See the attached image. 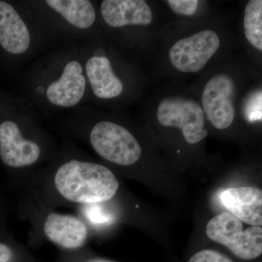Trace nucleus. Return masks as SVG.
<instances>
[{
  "instance_id": "1",
  "label": "nucleus",
  "mask_w": 262,
  "mask_h": 262,
  "mask_svg": "<svg viewBox=\"0 0 262 262\" xmlns=\"http://www.w3.org/2000/svg\"><path fill=\"white\" fill-rule=\"evenodd\" d=\"M53 183L63 199L80 205L110 201L120 187L115 174L104 165L78 160H71L60 165Z\"/></svg>"
},
{
  "instance_id": "2",
  "label": "nucleus",
  "mask_w": 262,
  "mask_h": 262,
  "mask_svg": "<svg viewBox=\"0 0 262 262\" xmlns=\"http://www.w3.org/2000/svg\"><path fill=\"white\" fill-rule=\"evenodd\" d=\"M90 143L103 159L128 166L139 161L142 149L139 141L126 127L110 120H101L90 132Z\"/></svg>"
},
{
  "instance_id": "3",
  "label": "nucleus",
  "mask_w": 262,
  "mask_h": 262,
  "mask_svg": "<svg viewBox=\"0 0 262 262\" xmlns=\"http://www.w3.org/2000/svg\"><path fill=\"white\" fill-rule=\"evenodd\" d=\"M156 117L162 126L182 131L189 144L201 142L208 136L206 117L201 103L194 98L182 96L162 98L157 106Z\"/></svg>"
},
{
  "instance_id": "4",
  "label": "nucleus",
  "mask_w": 262,
  "mask_h": 262,
  "mask_svg": "<svg viewBox=\"0 0 262 262\" xmlns=\"http://www.w3.org/2000/svg\"><path fill=\"white\" fill-rule=\"evenodd\" d=\"M206 234L242 259H254L261 255V227H251L244 231L242 222L229 212L212 218L207 224Z\"/></svg>"
},
{
  "instance_id": "5",
  "label": "nucleus",
  "mask_w": 262,
  "mask_h": 262,
  "mask_svg": "<svg viewBox=\"0 0 262 262\" xmlns=\"http://www.w3.org/2000/svg\"><path fill=\"white\" fill-rule=\"evenodd\" d=\"M237 83L233 76L218 72L212 76L201 95V106L206 119L215 128L225 130L233 123L236 117Z\"/></svg>"
},
{
  "instance_id": "6",
  "label": "nucleus",
  "mask_w": 262,
  "mask_h": 262,
  "mask_svg": "<svg viewBox=\"0 0 262 262\" xmlns=\"http://www.w3.org/2000/svg\"><path fill=\"white\" fill-rule=\"evenodd\" d=\"M218 33L205 29L177 41L168 51L174 68L182 73H196L203 70L220 50Z\"/></svg>"
},
{
  "instance_id": "7",
  "label": "nucleus",
  "mask_w": 262,
  "mask_h": 262,
  "mask_svg": "<svg viewBox=\"0 0 262 262\" xmlns=\"http://www.w3.org/2000/svg\"><path fill=\"white\" fill-rule=\"evenodd\" d=\"M42 153L36 141L24 137L18 125L11 120L0 124V158L12 168L31 166L37 163Z\"/></svg>"
},
{
  "instance_id": "8",
  "label": "nucleus",
  "mask_w": 262,
  "mask_h": 262,
  "mask_svg": "<svg viewBox=\"0 0 262 262\" xmlns=\"http://www.w3.org/2000/svg\"><path fill=\"white\" fill-rule=\"evenodd\" d=\"M82 72V66L77 60L67 63L59 78L51 82L46 90L49 102L63 108L72 107L80 102L87 84Z\"/></svg>"
},
{
  "instance_id": "9",
  "label": "nucleus",
  "mask_w": 262,
  "mask_h": 262,
  "mask_svg": "<svg viewBox=\"0 0 262 262\" xmlns=\"http://www.w3.org/2000/svg\"><path fill=\"white\" fill-rule=\"evenodd\" d=\"M43 232L51 243L65 249L82 247L89 237V229L78 217L51 213L43 222Z\"/></svg>"
},
{
  "instance_id": "10",
  "label": "nucleus",
  "mask_w": 262,
  "mask_h": 262,
  "mask_svg": "<svg viewBox=\"0 0 262 262\" xmlns=\"http://www.w3.org/2000/svg\"><path fill=\"white\" fill-rule=\"evenodd\" d=\"M101 13L105 23L113 28L148 26L154 18L152 10L144 0H104Z\"/></svg>"
},
{
  "instance_id": "11",
  "label": "nucleus",
  "mask_w": 262,
  "mask_h": 262,
  "mask_svg": "<svg viewBox=\"0 0 262 262\" xmlns=\"http://www.w3.org/2000/svg\"><path fill=\"white\" fill-rule=\"evenodd\" d=\"M221 201L229 213L253 227L262 225V192L253 187L229 188L222 192Z\"/></svg>"
},
{
  "instance_id": "12",
  "label": "nucleus",
  "mask_w": 262,
  "mask_h": 262,
  "mask_svg": "<svg viewBox=\"0 0 262 262\" xmlns=\"http://www.w3.org/2000/svg\"><path fill=\"white\" fill-rule=\"evenodd\" d=\"M31 45L28 27L9 3L0 1V46L11 54H23Z\"/></svg>"
},
{
  "instance_id": "13",
  "label": "nucleus",
  "mask_w": 262,
  "mask_h": 262,
  "mask_svg": "<svg viewBox=\"0 0 262 262\" xmlns=\"http://www.w3.org/2000/svg\"><path fill=\"white\" fill-rule=\"evenodd\" d=\"M85 72L93 93L100 99H113L123 92L124 84L115 75L107 57H90L85 63Z\"/></svg>"
},
{
  "instance_id": "14",
  "label": "nucleus",
  "mask_w": 262,
  "mask_h": 262,
  "mask_svg": "<svg viewBox=\"0 0 262 262\" xmlns=\"http://www.w3.org/2000/svg\"><path fill=\"white\" fill-rule=\"evenodd\" d=\"M46 3L76 28L87 29L96 21V10L88 0H48Z\"/></svg>"
},
{
  "instance_id": "15",
  "label": "nucleus",
  "mask_w": 262,
  "mask_h": 262,
  "mask_svg": "<svg viewBox=\"0 0 262 262\" xmlns=\"http://www.w3.org/2000/svg\"><path fill=\"white\" fill-rule=\"evenodd\" d=\"M244 30L248 42L262 51V1L250 0L245 8Z\"/></svg>"
},
{
  "instance_id": "16",
  "label": "nucleus",
  "mask_w": 262,
  "mask_h": 262,
  "mask_svg": "<svg viewBox=\"0 0 262 262\" xmlns=\"http://www.w3.org/2000/svg\"><path fill=\"white\" fill-rule=\"evenodd\" d=\"M166 3L174 13L185 16L195 14L200 4L198 0H168Z\"/></svg>"
},
{
  "instance_id": "17",
  "label": "nucleus",
  "mask_w": 262,
  "mask_h": 262,
  "mask_svg": "<svg viewBox=\"0 0 262 262\" xmlns=\"http://www.w3.org/2000/svg\"><path fill=\"white\" fill-rule=\"evenodd\" d=\"M188 262H234L222 253L213 250H203L193 255Z\"/></svg>"
},
{
  "instance_id": "18",
  "label": "nucleus",
  "mask_w": 262,
  "mask_h": 262,
  "mask_svg": "<svg viewBox=\"0 0 262 262\" xmlns=\"http://www.w3.org/2000/svg\"><path fill=\"white\" fill-rule=\"evenodd\" d=\"M11 248L6 244L0 243V262H10L13 258Z\"/></svg>"
},
{
  "instance_id": "19",
  "label": "nucleus",
  "mask_w": 262,
  "mask_h": 262,
  "mask_svg": "<svg viewBox=\"0 0 262 262\" xmlns=\"http://www.w3.org/2000/svg\"><path fill=\"white\" fill-rule=\"evenodd\" d=\"M85 262H115L114 261H111V260L105 259V258H91V259L88 260L87 261Z\"/></svg>"
}]
</instances>
